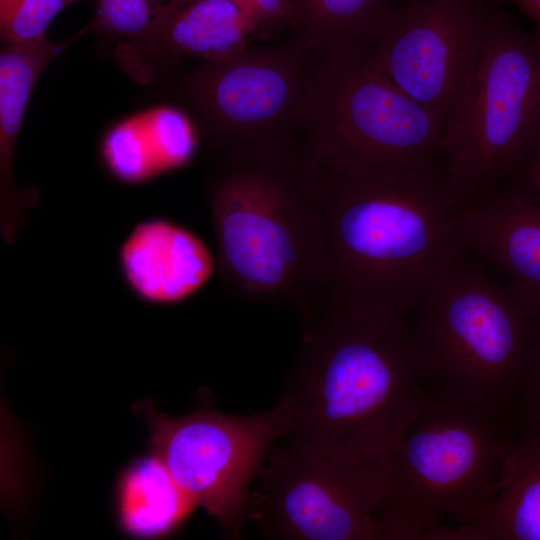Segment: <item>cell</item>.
<instances>
[{"label":"cell","instance_id":"13","mask_svg":"<svg viewBox=\"0 0 540 540\" xmlns=\"http://www.w3.org/2000/svg\"><path fill=\"white\" fill-rule=\"evenodd\" d=\"M118 263L131 292L154 305L188 300L217 268L216 257L196 233L163 217L133 227L119 248Z\"/></svg>","mask_w":540,"mask_h":540},{"label":"cell","instance_id":"21","mask_svg":"<svg viewBox=\"0 0 540 540\" xmlns=\"http://www.w3.org/2000/svg\"><path fill=\"white\" fill-rule=\"evenodd\" d=\"M77 0H0V38L3 44L46 37L53 19Z\"/></svg>","mask_w":540,"mask_h":540},{"label":"cell","instance_id":"5","mask_svg":"<svg viewBox=\"0 0 540 540\" xmlns=\"http://www.w3.org/2000/svg\"><path fill=\"white\" fill-rule=\"evenodd\" d=\"M463 252L426 292L412 336L418 384L511 415L540 321Z\"/></svg>","mask_w":540,"mask_h":540},{"label":"cell","instance_id":"22","mask_svg":"<svg viewBox=\"0 0 540 540\" xmlns=\"http://www.w3.org/2000/svg\"><path fill=\"white\" fill-rule=\"evenodd\" d=\"M516 403L517 412L514 419L518 430H540V326Z\"/></svg>","mask_w":540,"mask_h":540},{"label":"cell","instance_id":"10","mask_svg":"<svg viewBox=\"0 0 540 540\" xmlns=\"http://www.w3.org/2000/svg\"><path fill=\"white\" fill-rule=\"evenodd\" d=\"M150 445L195 506L236 538L246 521L250 487L286 431L278 405L252 415L212 408L169 417L146 410Z\"/></svg>","mask_w":540,"mask_h":540},{"label":"cell","instance_id":"7","mask_svg":"<svg viewBox=\"0 0 540 540\" xmlns=\"http://www.w3.org/2000/svg\"><path fill=\"white\" fill-rule=\"evenodd\" d=\"M432 116L374 64L369 46L324 56L302 144L316 161L412 167L441 161Z\"/></svg>","mask_w":540,"mask_h":540},{"label":"cell","instance_id":"20","mask_svg":"<svg viewBox=\"0 0 540 540\" xmlns=\"http://www.w3.org/2000/svg\"><path fill=\"white\" fill-rule=\"evenodd\" d=\"M196 0H95L91 27L113 39L148 36Z\"/></svg>","mask_w":540,"mask_h":540},{"label":"cell","instance_id":"16","mask_svg":"<svg viewBox=\"0 0 540 540\" xmlns=\"http://www.w3.org/2000/svg\"><path fill=\"white\" fill-rule=\"evenodd\" d=\"M430 540H540V430H521L505 460L499 489L481 517L442 526Z\"/></svg>","mask_w":540,"mask_h":540},{"label":"cell","instance_id":"14","mask_svg":"<svg viewBox=\"0 0 540 540\" xmlns=\"http://www.w3.org/2000/svg\"><path fill=\"white\" fill-rule=\"evenodd\" d=\"M254 33V24L232 0H196L156 32L122 41L117 56L129 74L150 81L182 57L231 56L245 49Z\"/></svg>","mask_w":540,"mask_h":540},{"label":"cell","instance_id":"23","mask_svg":"<svg viewBox=\"0 0 540 540\" xmlns=\"http://www.w3.org/2000/svg\"><path fill=\"white\" fill-rule=\"evenodd\" d=\"M259 31H286L292 21L291 0H232Z\"/></svg>","mask_w":540,"mask_h":540},{"label":"cell","instance_id":"24","mask_svg":"<svg viewBox=\"0 0 540 540\" xmlns=\"http://www.w3.org/2000/svg\"><path fill=\"white\" fill-rule=\"evenodd\" d=\"M505 185L512 186L540 205V140L516 174Z\"/></svg>","mask_w":540,"mask_h":540},{"label":"cell","instance_id":"19","mask_svg":"<svg viewBox=\"0 0 540 540\" xmlns=\"http://www.w3.org/2000/svg\"><path fill=\"white\" fill-rule=\"evenodd\" d=\"M196 141L187 119L174 110L162 111V126L144 136L135 129H115L106 137L103 159L124 182L144 181L161 172L186 165Z\"/></svg>","mask_w":540,"mask_h":540},{"label":"cell","instance_id":"2","mask_svg":"<svg viewBox=\"0 0 540 540\" xmlns=\"http://www.w3.org/2000/svg\"><path fill=\"white\" fill-rule=\"evenodd\" d=\"M313 160L330 261L324 286L415 313L466 251L469 202L453 190L441 163L391 167Z\"/></svg>","mask_w":540,"mask_h":540},{"label":"cell","instance_id":"11","mask_svg":"<svg viewBox=\"0 0 540 540\" xmlns=\"http://www.w3.org/2000/svg\"><path fill=\"white\" fill-rule=\"evenodd\" d=\"M491 6L487 0H408L369 45L374 64L432 116L443 139L465 107Z\"/></svg>","mask_w":540,"mask_h":540},{"label":"cell","instance_id":"9","mask_svg":"<svg viewBox=\"0 0 540 540\" xmlns=\"http://www.w3.org/2000/svg\"><path fill=\"white\" fill-rule=\"evenodd\" d=\"M251 492L248 520L290 540H389L383 465L338 462L275 444Z\"/></svg>","mask_w":540,"mask_h":540},{"label":"cell","instance_id":"6","mask_svg":"<svg viewBox=\"0 0 540 540\" xmlns=\"http://www.w3.org/2000/svg\"><path fill=\"white\" fill-rule=\"evenodd\" d=\"M540 140V41L492 6L469 94L442 142L453 190L472 202L507 184Z\"/></svg>","mask_w":540,"mask_h":540},{"label":"cell","instance_id":"17","mask_svg":"<svg viewBox=\"0 0 540 540\" xmlns=\"http://www.w3.org/2000/svg\"><path fill=\"white\" fill-rule=\"evenodd\" d=\"M194 507L154 453L133 460L118 479L117 519L130 536L151 539L170 535Z\"/></svg>","mask_w":540,"mask_h":540},{"label":"cell","instance_id":"1","mask_svg":"<svg viewBox=\"0 0 540 540\" xmlns=\"http://www.w3.org/2000/svg\"><path fill=\"white\" fill-rule=\"evenodd\" d=\"M301 315L300 348L276 403L286 426L281 444L385 466L419 406L414 313L322 287Z\"/></svg>","mask_w":540,"mask_h":540},{"label":"cell","instance_id":"15","mask_svg":"<svg viewBox=\"0 0 540 540\" xmlns=\"http://www.w3.org/2000/svg\"><path fill=\"white\" fill-rule=\"evenodd\" d=\"M74 39L53 43L44 37L3 44L0 50V224L7 244L14 242L36 199L18 188L13 175L14 146L24 112L39 76Z\"/></svg>","mask_w":540,"mask_h":540},{"label":"cell","instance_id":"12","mask_svg":"<svg viewBox=\"0 0 540 540\" xmlns=\"http://www.w3.org/2000/svg\"><path fill=\"white\" fill-rule=\"evenodd\" d=\"M463 237L540 321V205L501 186L469 202Z\"/></svg>","mask_w":540,"mask_h":540},{"label":"cell","instance_id":"4","mask_svg":"<svg viewBox=\"0 0 540 540\" xmlns=\"http://www.w3.org/2000/svg\"><path fill=\"white\" fill-rule=\"evenodd\" d=\"M516 430L512 415L420 385L418 410L384 466L389 540H428L446 519L477 521L499 489Z\"/></svg>","mask_w":540,"mask_h":540},{"label":"cell","instance_id":"3","mask_svg":"<svg viewBox=\"0 0 540 540\" xmlns=\"http://www.w3.org/2000/svg\"><path fill=\"white\" fill-rule=\"evenodd\" d=\"M225 154L208 190L217 269L237 294L301 313L330 276L315 162L301 139Z\"/></svg>","mask_w":540,"mask_h":540},{"label":"cell","instance_id":"8","mask_svg":"<svg viewBox=\"0 0 540 540\" xmlns=\"http://www.w3.org/2000/svg\"><path fill=\"white\" fill-rule=\"evenodd\" d=\"M324 56L296 37L247 46L203 61L185 78L193 107L224 150L279 139H299L307 129Z\"/></svg>","mask_w":540,"mask_h":540},{"label":"cell","instance_id":"18","mask_svg":"<svg viewBox=\"0 0 540 540\" xmlns=\"http://www.w3.org/2000/svg\"><path fill=\"white\" fill-rule=\"evenodd\" d=\"M408 0H291L292 35L322 56L369 46L388 15Z\"/></svg>","mask_w":540,"mask_h":540},{"label":"cell","instance_id":"25","mask_svg":"<svg viewBox=\"0 0 540 540\" xmlns=\"http://www.w3.org/2000/svg\"><path fill=\"white\" fill-rule=\"evenodd\" d=\"M514 5L535 23L534 35L540 41V0H500Z\"/></svg>","mask_w":540,"mask_h":540}]
</instances>
